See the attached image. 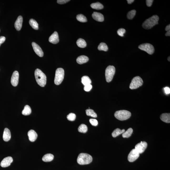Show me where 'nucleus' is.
I'll return each mask as SVG.
<instances>
[{"label":"nucleus","mask_w":170,"mask_h":170,"mask_svg":"<svg viewBox=\"0 0 170 170\" xmlns=\"http://www.w3.org/2000/svg\"><path fill=\"white\" fill-rule=\"evenodd\" d=\"M35 76L38 84L42 87H44L46 83V77L45 74L39 69L35 71Z\"/></svg>","instance_id":"nucleus-1"},{"label":"nucleus","mask_w":170,"mask_h":170,"mask_svg":"<svg viewBox=\"0 0 170 170\" xmlns=\"http://www.w3.org/2000/svg\"><path fill=\"white\" fill-rule=\"evenodd\" d=\"M159 18L157 15H154L144 22L142 25L143 28L145 29H149L153 28L158 24Z\"/></svg>","instance_id":"nucleus-2"},{"label":"nucleus","mask_w":170,"mask_h":170,"mask_svg":"<svg viewBox=\"0 0 170 170\" xmlns=\"http://www.w3.org/2000/svg\"><path fill=\"white\" fill-rule=\"evenodd\" d=\"M93 158L91 155L86 153H80L78 157L77 162L80 165L89 164L92 162Z\"/></svg>","instance_id":"nucleus-3"},{"label":"nucleus","mask_w":170,"mask_h":170,"mask_svg":"<svg viewBox=\"0 0 170 170\" xmlns=\"http://www.w3.org/2000/svg\"><path fill=\"white\" fill-rule=\"evenodd\" d=\"M130 112L126 110L118 111L115 112L114 114L115 117L117 119L121 121L127 120L131 116Z\"/></svg>","instance_id":"nucleus-4"},{"label":"nucleus","mask_w":170,"mask_h":170,"mask_svg":"<svg viewBox=\"0 0 170 170\" xmlns=\"http://www.w3.org/2000/svg\"><path fill=\"white\" fill-rule=\"evenodd\" d=\"M64 76V71L63 68H59L56 70L54 83L56 85L60 84L63 81Z\"/></svg>","instance_id":"nucleus-5"},{"label":"nucleus","mask_w":170,"mask_h":170,"mask_svg":"<svg viewBox=\"0 0 170 170\" xmlns=\"http://www.w3.org/2000/svg\"><path fill=\"white\" fill-rule=\"evenodd\" d=\"M115 73V68L113 66H109L105 71L106 79L107 82H110L113 80Z\"/></svg>","instance_id":"nucleus-6"},{"label":"nucleus","mask_w":170,"mask_h":170,"mask_svg":"<svg viewBox=\"0 0 170 170\" xmlns=\"http://www.w3.org/2000/svg\"><path fill=\"white\" fill-rule=\"evenodd\" d=\"M143 82V81L140 77H136L131 82L129 86L130 89H137L142 86Z\"/></svg>","instance_id":"nucleus-7"},{"label":"nucleus","mask_w":170,"mask_h":170,"mask_svg":"<svg viewBox=\"0 0 170 170\" xmlns=\"http://www.w3.org/2000/svg\"><path fill=\"white\" fill-rule=\"evenodd\" d=\"M138 48L141 50L146 51L149 54H153L154 52L153 46L149 43L141 44L138 46Z\"/></svg>","instance_id":"nucleus-8"},{"label":"nucleus","mask_w":170,"mask_h":170,"mask_svg":"<svg viewBox=\"0 0 170 170\" xmlns=\"http://www.w3.org/2000/svg\"><path fill=\"white\" fill-rule=\"evenodd\" d=\"M139 154L135 149H133L128 156V160L129 162H132L137 159L139 158Z\"/></svg>","instance_id":"nucleus-9"},{"label":"nucleus","mask_w":170,"mask_h":170,"mask_svg":"<svg viewBox=\"0 0 170 170\" xmlns=\"http://www.w3.org/2000/svg\"><path fill=\"white\" fill-rule=\"evenodd\" d=\"M147 146V144L145 142H141L136 146L135 149L139 154L142 153L145 151Z\"/></svg>","instance_id":"nucleus-10"},{"label":"nucleus","mask_w":170,"mask_h":170,"mask_svg":"<svg viewBox=\"0 0 170 170\" xmlns=\"http://www.w3.org/2000/svg\"><path fill=\"white\" fill-rule=\"evenodd\" d=\"M13 161V159L11 157H8L4 158L1 162V166L2 167L6 168L10 166Z\"/></svg>","instance_id":"nucleus-11"},{"label":"nucleus","mask_w":170,"mask_h":170,"mask_svg":"<svg viewBox=\"0 0 170 170\" xmlns=\"http://www.w3.org/2000/svg\"><path fill=\"white\" fill-rule=\"evenodd\" d=\"M19 74L18 72L15 71L13 73L11 79V83L13 86L16 87L18 84Z\"/></svg>","instance_id":"nucleus-12"},{"label":"nucleus","mask_w":170,"mask_h":170,"mask_svg":"<svg viewBox=\"0 0 170 170\" xmlns=\"http://www.w3.org/2000/svg\"><path fill=\"white\" fill-rule=\"evenodd\" d=\"M32 46L33 50L37 55L40 57H42L44 56V52L41 47L36 43L34 42L32 43Z\"/></svg>","instance_id":"nucleus-13"},{"label":"nucleus","mask_w":170,"mask_h":170,"mask_svg":"<svg viewBox=\"0 0 170 170\" xmlns=\"http://www.w3.org/2000/svg\"><path fill=\"white\" fill-rule=\"evenodd\" d=\"M49 42L54 44H57L59 42V36L57 32H54L51 35L50 37H49Z\"/></svg>","instance_id":"nucleus-14"},{"label":"nucleus","mask_w":170,"mask_h":170,"mask_svg":"<svg viewBox=\"0 0 170 170\" xmlns=\"http://www.w3.org/2000/svg\"><path fill=\"white\" fill-rule=\"evenodd\" d=\"M22 22H23V18L22 16H19L18 17L15 23V28L17 31H20L21 29Z\"/></svg>","instance_id":"nucleus-15"},{"label":"nucleus","mask_w":170,"mask_h":170,"mask_svg":"<svg viewBox=\"0 0 170 170\" xmlns=\"http://www.w3.org/2000/svg\"><path fill=\"white\" fill-rule=\"evenodd\" d=\"M29 139L31 142H34L37 138L38 134L35 131L33 130H30L29 131L28 133Z\"/></svg>","instance_id":"nucleus-16"},{"label":"nucleus","mask_w":170,"mask_h":170,"mask_svg":"<svg viewBox=\"0 0 170 170\" xmlns=\"http://www.w3.org/2000/svg\"><path fill=\"white\" fill-rule=\"evenodd\" d=\"M92 17L94 20L99 22H102L104 20L103 15L101 13L97 12H94Z\"/></svg>","instance_id":"nucleus-17"},{"label":"nucleus","mask_w":170,"mask_h":170,"mask_svg":"<svg viewBox=\"0 0 170 170\" xmlns=\"http://www.w3.org/2000/svg\"><path fill=\"white\" fill-rule=\"evenodd\" d=\"M11 135L10 130L7 128L4 129L3 134V139L5 142H7L10 140Z\"/></svg>","instance_id":"nucleus-18"},{"label":"nucleus","mask_w":170,"mask_h":170,"mask_svg":"<svg viewBox=\"0 0 170 170\" xmlns=\"http://www.w3.org/2000/svg\"><path fill=\"white\" fill-rule=\"evenodd\" d=\"M89 59L86 56H81L78 57L77 59V62L80 64L86 63L89 61Z\"/></svg>","instance_id":"nucleus-19"},{"label":"nucleus","mask_w":170,"mask_h":170,"mask_svg":"<svg viewBox=\"0 0 170 170\" xmlns=\"http://www.w3.org/2000/svg\"><path fill=\"white\" fill-rule=\"evenodd\" d=\"M160 119L163 122L166 123L170 122V114L169 113H163L160 117Z\"/></svg>","instance_id":"nucleus-20"},{"label":"nucleus","mask_w":170,"mask_h":170,"mask_svg":"<svg viewBox=\"0 0 170 170\" xmlns=\"http://www.w3.org/2000/svg\"><path fill=\"white\" fill-rule=\"evenodd\" d=\"M54 158V155L49 153L45 155L42 158V160L44 162H49L52 161Z\"/></svg>","instance_id":"nucleus-21"},{"label":"nucleus","mask_w":170,"mask_h":170,"mask_svg":"<svg viewBox=\"0 0 170 170\" xmlns=\"http://www.w3.org/2000/svg\"><path fill=\"white\" fill-rule=\"evenodd\" d=\"M32 110L31 107L28 105H26L24 109L22 112V114L25 116L29 115L31 113Z\"/></svg>","instance_id":"nucleus-22"},{"label":"nucleus","mask_w":170,"mask_h":170,"mask_svg":"<svg viewBox=\"0 0 170 170\" xmlns=\"http://www.w3.org/2000/svg\"><path fill=\"white\" fill-rule=\"evenodd\" d=\"M91 7L93 9L100 10L103 9L104 6L103 5L100 3L98 2L96 3H92L91 4Z\"/></svg>","instance_id":"nucleus-23"},{"label":"nucleus","mask_w":170,"mask_h":170,"mask_svg":"<svg viewBox=\"0 0 170 170\" xmlns=\"http://www.w3.org/2000/svg\"><path fill=\"white\" fill-rule=\"evenodd\" d=\"M125 131V130L124 129L121 130L119 128H117L116 129H115L112 133V136L113 137H116L120 135V134H123Z\"/></svg>","instance_id":"nucleus-24"},{"label":"nucleus","mask_w":170,"mask_h":170,"mask_svg":"<svg viewBox=\"0 0 170 170\" xmlns=\"http://www.w3.org/2000/svg\"><path fill=\"white\" fill-rule=\"evenodd\" d=\"M81 82L84 86L88 84H91V83L90 78L87 76L83 77L81 78Z\"/></svg>","instance_id":"nucleus-25"},{"label":"nucleus","mask_w":170,"mask_h":170,"mask_svg":"<svg viewBox=\"0 0 170 170\" xmlns=\"http://www.w3.org/2000/svg\"><path fill=\"white\" fill-rule=\"evenodd\" d=\"M77 44L78 47L81 48L86 47L87 46L86 43L84 39L80 38L77 41Z\"/></svg>","instance_id":"nucleus-26"},{"label":"nucleus","mask_w":170,"mask_h":170,"mask_svg":"<svg viewBox=\"0 0 170 170\" xmlns=\"http://www.w3.org/2000/svg\"><path fill=\"white\" fill-rule=\"evenodd\" d=\"M30 25L34 29L37 30L38 29V25L36 21L33 19H30L29 21Z\"/></svg>","instance_id":"nucleus-27"},{"label":"nucleus","mask_w":170,"mask_h":170,"mask_svg":"<svg viewBox=\"0 0 170 170\" xmlns=\"http://www.w3.org/2000/svg\"><path fill=\"white\" fill-rule=\"evenodd\" d=\"M133 132L132 128H129L127 131H124L122 134V137L124 138H129L131 136Z\"/></svg>","instance_id":"nucleus-28"},{"label":"nucleus","mask_w":170,"mask_h":170,"mask_svg":"<svg viewBox=\"0 0 170 170\" xmlns=\"http://www.w3.org/2000/svg\"><path fill=\"white\" fill-rule=\"evenodd\" d=\"M86 114L87 116H91L93 118H97V115L93 110L91 109H88L86 110Z\"/></svg>","instance_id":"nucleus-29"},{"label":"nucleus","mask_w":170,"mask_h":170,"mask_svg":"<svg viewBox=\"0 0 170 170\" xmlns=\"http://www.w3.org/2000/svg\"><path fill=\"white\" fill-rule=\"evenodd\" d=\"M98 49L99 51H107L108 50V47L105 43H101L98 47Z\"/></svg>","instance_id":"nucleus-30"},{"label":"nucleus","mask_w":170,"mask_h":170,"mask_svg":"<svg viewBox=\"0 0 170 170\" xmlns=\"http://www.w3.org/2000/svg\"><path fill=\"white\" fill-rule=\"evenodd\" d=\"M78 129L80 132L86 133L88 131V127L86 125L82 124L80 125Z\"/></svg>","instance_id":"nucleus-31"},{"label":"nucleus","mask_w":170,"mask_h":170,"mask_svg":"<svg viewBox=\"0 0 170 170\" xmlns=\"http://www.w3.org/2000/svg\"><path fill=\"white\" fill-rule=\"evenodd\" d=\"M77 20L79 22H87V20L86 17L82 14H80L77 16Z\"/></svg>","instance_id":"nucleus-32"},{"label":"nucleus","mask_w":170,"mask_h":170,"mask_svg":"<svg viewBox=\"0 0 170 170\" xmlns=\"http://www.w3.org/2000/svg\"><path fill=\"white\" fill-rule=\"evenodd\" d=\"M136 11L135 10H131L129 12H128L127 17L128 19L131 20L135 16L136 14Z\"/></svg>","instance_id":"nucleus-33"},{"label":"nucleus","mask_w":170,"mask_h":170,"mask_svg":"<svg viewBox=\"0 0 170 170\" xmlns=\"http://www.w3.org/2000/svg\"><path fill=\"white\" fill-rule=\"evenodd\" d=\"M76 115L74 113H71L69 114L67 116V118L70 121H74L76 119Z\"/></svg>","instance_id":"nucleus-34"},{"label":"nucleus","mask_w":170,"mask_h":170,"mask_svg":"<svg viewBox=\"0 0 170 170\" xmlns=\"http://www.w3.org/2000/svg\"><path fill=\"white\" fill-rule=\"evenodd\" d=\"M126 30L124 28H120L118 30L117 33L118 35L121 37L124 36V34L126 33Z\"/></svg>","instance_id":"nucleus-35"},{"label":"nucleus","mask_w":170,"mask_h":170,"mask_svg":"<svg viewBox=\"0 0 170 170\" xmlns=\"http://www.w3.org/2000/svg\"><path fill=\"white\" fill-rule=\"evenodd\" d=\"M89 122L93 126H97L98 124V122L97 119H90L89 120Z\"/></svg>","instance_id":"nucleus-36"},{"label":"nucleus","mask_w":170,"mask_h":170,"mask_svg":"<svg viewBox=\"0 0 170 170\" xmlns=\"http://www.w3.org/2000/svg\"><path fill=\"white\" fill-rule=\"evenodd\" d=\"M92 86L91 84H88L84 86V89L86 92H88L92 89Z\"/></svg>","instance_id":"nucleus-37"},{"label":"nucleus","mask_w":170,"mask_h":170,"mask_svg":"<svg viewBox=\"0 0 170 170\" xmlns=\"http://www.w3.org/2000/svg\"><path fill=\"white\" fill-rule=\"evenodd\" d=\"M69 0H58L57 3L60 4H65L70 1Z\"/></svg>","instance_id":"nucleus-38"},{"label":"nucleus","mask_w":170,"mask_h":170,"mask_svg":"<svg viewBox=\"0 0 170 170\" xmlns=\"http://www.w3.org/2000/svg\"><path fill=\"white\" fill-rule=\"evenodd\" d=\"M153 0H147L146 1L147 5L148 7H150L153 4Z\"/></svg>","instance_id":"nucleus-39"},{"label":"nucleus","mask_w":170,"mask_h":170,"mask_svg":"<svg viewBox=\"0 0 170 170\" xmlns=\"http://www.w3.org/2000/svg\"><path fill=\"white\" fill-rule=\"evenodd\" d=\"M164 91L165 94H169L170 93V89L169 87H166L164 88Z\"/></svg>","instance_id":"nucleus-40"},{"label":"nucleus","mask_w":170,"mask_h":170,"mask_svg":"<svg viewBox=\"0 0 170 170\" xmlns=\"http://www.w3.org/2000/svg\"><path fill=\"white\" fill-rule=\"evenodd\" d=\"M6 38L4 36L0 37V46L1 44L4 42L6 41Z\"/></svg>","instance_id":"nucleus-41"},{"label":"nucleus","mask_w":170,"mask_h":170,"mask_svg":"<svg viewBox=\"0 0 170 170\" xmlns=\"http://www.w3.org/2000/svg\"><path fill=\"white\" fill-rule=\"evenodd\" d=\"M170 29V25L169 24L166 27V29H165V30H166V31H169Z\"/></svg>","instance_id":"nucleus-42"},{"label":"nucleus","mask_w":170,"mask_h":170,"mask_svg":"<svg viewBox=\"0 0 170 170\" xmlns=\"http://www.w3.org/2000/svg\"><path fill=\"white\" fill-rule=\"evenodd\" d=\"M127 1L128 4H131L134 2V0H127Z\"/></svg>","instance_id":"nucleus-43"},{"label":"nucleus","mask_w":170,"mask_h":170,"mask_svg":"<svg viewBox=\"0 0 170 170\" xmlns=\"http://www.w3.org/2000/svg\"><path fill=\"white\" fill-rule=\"evenodd\" d=\"M166 36H170V31H168L166 33Z\"/></svg>","instance_id":"nucleus-44"},{"label":"nucleus","mask_w":170,"mask_h":170,"mask_svg":"<svg viewBox=\"0 0 170 170\" xmlns=\"http://www.w3.org/2000/svg\"><path fill=\"white\" fill-rule=\"evenodd\" d=\"M170 57H168V61H169V62L170 61Z\"/></svg>","instance_id":"nucleus-45"},{"label":"nucleus","mask_w":170,"mask_h":170,"mask_svg":"<svg viewBox=\"0 0 170 170\" xmlns=\"http://www.w3.org/2000/svg\"><path fill=\"white\" fill-rule=\"evenodd\" d=\"M0 31H1V30H0Z\"/></svg>","instance_id":"nucleus-46"}]
</instances>
